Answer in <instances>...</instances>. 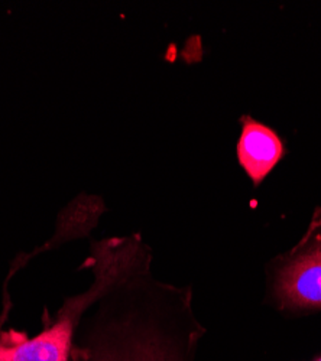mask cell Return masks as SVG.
I'll return each instance as SVG.
<instances>
[{
	"label": "cell",
	"mask_w": 321,
	"mask_h": 361,
	"mask_svg": "<svg viewBox=\"0 0 321 361\" xmlns=\"http://www.w3.org/2000/svg\"><path fill=\"white\" fill-rule=\"evenodd\" d=\"M151 257L116 266L75 361H191L204 329L191 311V292L151 276Z\"/></svg>",
	"instance_id": "6da1fadb"
},
{
	"label": "cell",
	"mask_w": 321,
	"mask_h": 361,
	"mask_svg": "<svg viewBox=\"0 0 321 361\" xmlns=\"http://www.w3.org/2000/svg\"><path fill=\"white\" fill-rule=\"evenodd\" d=\"M96 282L74 299H70L58 315V321L34 338L18 331L0 334V361H68L78 317L96 302L106 285V272L102 262L95 256Z\"/></svg>",
	"instance_id": "3957f363"
},
{
	"label": "cell",
	"mask_w": 321,
	"mask_h": 361,
	"mask_svg": "<svg viewBox=\"0 0 321 361\" xmlns=\"http://www.w3.org/2000/svg\"><path fill=\"white\" fill-rule=\"evenodd\" d=\"M318 361H321V358H320V360H318Z\"/></svg>",
	"instance_id": "5b68a950"
},
{
	"label": "cell",
	"mask_w": 321,
	"mask_h": 361,
	"mask_svg": "<svg viewBox=\"0 0 321 361\" xmlns=\"http://www.w3.org/2000/svg\"><path fill=\"white\" fill-rule=\"evenodd\" d=\"M241 126L242 132L236 147L238 161L253 185L258 187L285 157V145L274 129L250 116L241 117Z\"/></svg>",
	"instance_id": "277c9868"
},
{
	"label": "cell",
	"mask_w": 321,
	"mask_h": 361,
	"mask_svg": "<svg viewBox=\"0 0 321 361\" xmlns=\"http://www.w3.org/2000/svg\"><path fill=\"white\" fill-rule=\"evenodd\" d=\"M269 300L281 311H321V207L300 242L268 266Z\"/></svg>",
	"instance_id": "7a4b0ae2"
}]
</instances>
